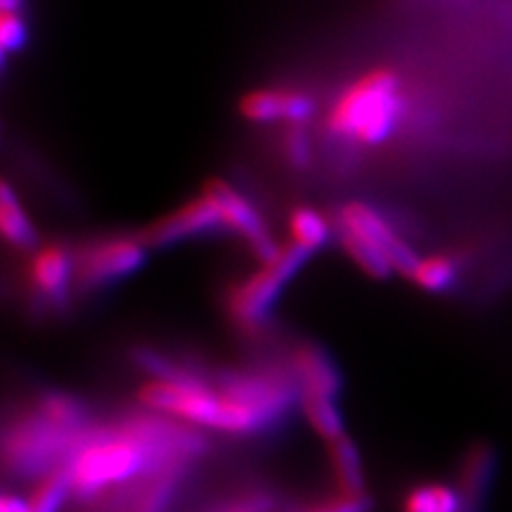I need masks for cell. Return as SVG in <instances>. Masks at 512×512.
I'll list each match as a JSON object with an SVG mask.
<instances>
[{
  "label": "cell",
  "instance_id": "obj_20",
  "mask_svg": "<svg viewBox=\"0 0 512 512\" xmlns=\"http://www.w3.org/2000/svg\"><path fill=\"white\" fill-rule=\"evenodd\" d=\"M0 512H35L28 502L26 495L5 491L0 498Z\"/></svg>",
  "mask_w": 512,
  "mask_h": 512
},
{
  "label": "cell",
  "instance_id": "obj_9",
  "mask_svg": "<svg viewBox=\"0 0 512 512\" xmlns=\"http://www.w3.org/2000/svg\"><path fill=\"white\" fill-rule=\"evenodd\" d=\"M239 114L254 124L282 122L288 126H303L314 116V101L297 90L256 88L242 96Z\"/></svg>",
  "mask_w": 512,
  "mask_h": 512
},
{
  "label": "cell",
  "instance_id": "obj_8",
  "mask_svg": "<svg viewBox=\"0 0 512 512\" xmlns=\"http://www.w3.org/2000/svg\"><path fill=\"white\" fill-rule=\"evenodd\" d=\"M288 372L297 384L299 402L301 399H335V402L340 399L342 376L327 350L318 344H297L288 359Z\"/></svg>",
  "mask_w": 512,
  "mask_h": 512
},
{
  "label": "cell",
  "instance_id": "obj_6",
  "mask_svg": "<svg viewBox=\"0 0 512 512\" xmlns=\"http://www.w3.org/2000/svg\"><path fill=\"white\" fill-rule=\"evenodd\" d=\"M26 282L28 291L45 306H64L75 284V252L60 242L37 246L28 256Z\"/></svg>",
  "mask_w": 512,
  "mask_h": 512
},
{
  "label": "cell",
  "instance_id": "obj_13",
  "mask_svg": "<svg viewBox=\"0 0 512 512\" xmlns=\"http://www.w3.org/2000/svg\"><path fill=\"white\" fill-rule=\"evenodd\" d=\"M468 500L459 487L448 483L414 485L402 502V512H466Z\"/></svg>",
  "mask_w": 512,
  "mask_h": 512
},
{
  "label": "cell",
  "instance_id": "obj_17",
  "mask_svg": "<svg viewBox=\"0 0 512 512\" xmlns=\"http://www.w3.org/2000/svg\"><path fill=\"white\" fill-rule=\"evenodd\" d=\"M372 510V500L367 498V493H348V491H338L331 498L318 500L306 508H301L297 512H370Z\"/></svg>",
  "mask_w": 512,
  "mask_h": 512
},
{
  "label": "cell",
  "instance_id": "obj_2",
  "mask_svg": "<svg viewBox=\"0 0 512 512\" xmlns=\"http://www.w3.org/2000/svg\"><path fill=\"white\" fill-rule=\"evenodd\" d=\"M333 224L348 259L374 280H387L393 274L406 276L419 259L393 224L363 201L340 205Z\"/></svg>",
  "mask_w": 512,
  "mask_h": 512
},
{
  "label": "cell",
  "instance_id": "obj_3",
  "mask_svg": "<svg viewBox=\"0 0 512 512\" xmlns=\"http://www.w3.org/2000/svg\"><path fill=\"white\" fill-rule=\"evenodd\" d=\"M310 256L291 244H282L271 261L259 263L252 274L233 284L227 295V312L242 331H259L267 325L276 303L297 271Z\"/></svg>",
  "mask_w": 512,
  "mask_h": 512
},
{
  "label": "cell",
  "instance_id": "obj_19",
  "mask_svg": "<svg viewBox=\"0 0 512 512\" xmlns=\"http://www.w3.org/2000/svg\"><path fill=\"white\" fill-rule=\"evenodd\" d=\"M282 152L288 163L297 169H303L310 163V137L303 126H288V131L282 141Z\"/></svg>",
  "mask_w": 512,
  "mask_h": 512
},
{
  "label": "cell",
  "instance_id": "obj_7",
  "mask_svg": "<svg viewBox=\"0 0 512 512\" xmlns=\"http://www.w3.org/2000/svg\"><path fill=\"white\" fill-rule=\"evenodd\" d=\"M216 231H222L220 216L214 203L199 192L197 197L188 199L163 218L148 224L141 231V239L148 244V248H165L188 242V239L212 235Z\"/></svg>",
  "mask_w": 512,
  "mask_h": 512
},
{
  "label": "cell",
  "instance_id": "obj_10",
  "mask_svg": "<svg viewBox=\"0 0 512 512\" xmlns=\"http://www.w3.org/2000/svg\"><path fill=\"white\" fill-rule=\"evenodd\" d=\"M0 233L15 250H35L39 246L35 224L9 182L0 188Z\"/></svg>",
  "mask_w": 512,
  "mask_h": 512
},
{
  "label": "cell",
  "instance_id": "obj_1",
  "mask_svg": "<svg viewBox=\"0 0 512 512\" xmlns=\"http://www.w3.org/2000/svg\"><path fill=\"white\" fill-rule=\"evenodd\" d=\"M404 116L402 82L391 69L363 73L346 86L327 114V133L335 139L376 148L389 141Z\"/></svg>",
  "mask_w": 512,
  "mask_h": 512
},
{
  "label": "cell",
  "instance_id": "obj_21",
  "mask_svg": "<svg viewBox=\"0 0 512 512\" xmlns=\"http://www.w3.org/2000/svg\"><path fill=\"white\" fill-rule=\"evenodd\" d=\"M22 0H0V9L3 11H20Z\"/></svg>",
  "mask_w": 512,
  "mask_h": 512
},
{
  "label": "cell",
  "instance_id": "obj_12",
  "mask_svg": "<svg viewBox=\"0 0 512 512\" xmlns=\"http://www.w3.org/2000/svg\"><path fill=\"white\" fill-rule=\"evenodd\" d=\"M406 278L425 293H446L459 278V263L446 252L425 254L414 261Z\"/></svg>",
  "mask_w": 512,
  "mask_h": 512
},
{
  "label": "cell",
  "instance_id": "obj_15",
  "mask_svg": "<svg viewBox=\"0 0 512 512\" xmlns=\"http://www.w3.org/2000/svg\"><path fill=\"white\" fill-rule=\"evenodd\" d=\"M26 498L35 512H60L62 506L69 502V498H73L71 483L64 466L35 478Z\"/></svg>",
  "mask_w": 512,
  "mask_h": 512
},
{
  "label": "cell",
  "instance_id": "obj_16",
  "mask_svg": "<svg viewBox=\"0 0 512 512\" xmlns=\"http://www.w3.org/2000/svg\"><path fill=\"white\" fill-rule=\"evenodd\" d=\"M491 476V453L483 446H476L474 451L463 461V470H461V483L459 489L466 495V500H474L487 485V480Z\"/></svg>",
  "mask_w": 512,
  "mask_h": 512
},
{
  "label": "cell",
  "instance_id": "obj_11",
  "mask_svg": "<svg viewBox=\"0 0 512 512\" xmlns=\"http://www.w3.org/2000/svg\"><path fill=\"white\" fill-rule=\"evenodd\" d=\"M286 229L288 244L312 256L329 244L331 235L335 233V224L329 222L320 212H316L314 207L299 205L288 214Z\"/></svg>",
  "mask_w": 512,
  "mask_h": 512
},
{
  "label": "cell",
  "instance_id": "obj_5",
  "mask_svg": "<svg viewBox=\"0 0 512 512\" xmlns=\"http://www.w3.org/2000/svg\"><path fill=\"white\" fill-rule=\"evenodd\" d=\"M201 192L214 203L222 222V231L242 239L256 261H271L280 252L282 244H278L271 235L261 212L235 186L224 180H210L201 188Z\"/></svg>",
  "mask_w": 512,
  "mask_h": 512
},
{
  "label": "cell",
  "instance_id": "obj_14",
  "mask_svg": "<svg viewBox=\"0 0 512 512\" xmlns=\"http://www.w3.org/2000/svg\"><path fill=\"white\" fill-rule=\"evenodd\" d=\"M331 472L338 483V491L361 493L363 491V461L359 446L346 434L338 440L327 442Z\"/></svg>",
  "mask_w": 512,
  "mask_h": 512
},
{
  "label": "cell",
  "instance_id": "obj_4",
  "mask_svg": "<svg viewBox=\"0 0 512 512\" xmlns=\"http://www.w3.org/2000/svg\"><path fill=\"white\" fill-rule=\"evenodd\" d=\"M148 244L141 235H105L75 250V286L101 291L137 274L148 261Z\"/></svg>",
  "mask_w": 512,
  "mask_h": 512
},
{
  "label": "cell",
  "instance_id": "obj_18",
  "mask_svg": "<svg viewBox=\"0 0 512 512\" xmlns=\"http://www.w3.org/2000/svg\"><path fill=\"white\" fill-rule=\"evenodd\" d=\"M26 37H28V30L20 11L0 13V47H3L5 56L22 50Z\"/></svg>",
  "mask_w": 512,
  "mask_h": 512
},
{
  "label": "cell",
  "instance_id": "obj_22",
  "mask_svg": "<svg viewBox=\"0 0 512 512\" xmlns=\"http://www.w3.org/2000/svg\"><path fill=\"white\" fill-rule=\"evenodd\" d=\"M227 512H256V508L252 504H237V506L229 508Z\"/></svg>",
  "mask_w": 512,
  "mask_h": 512
}]
</instances>
